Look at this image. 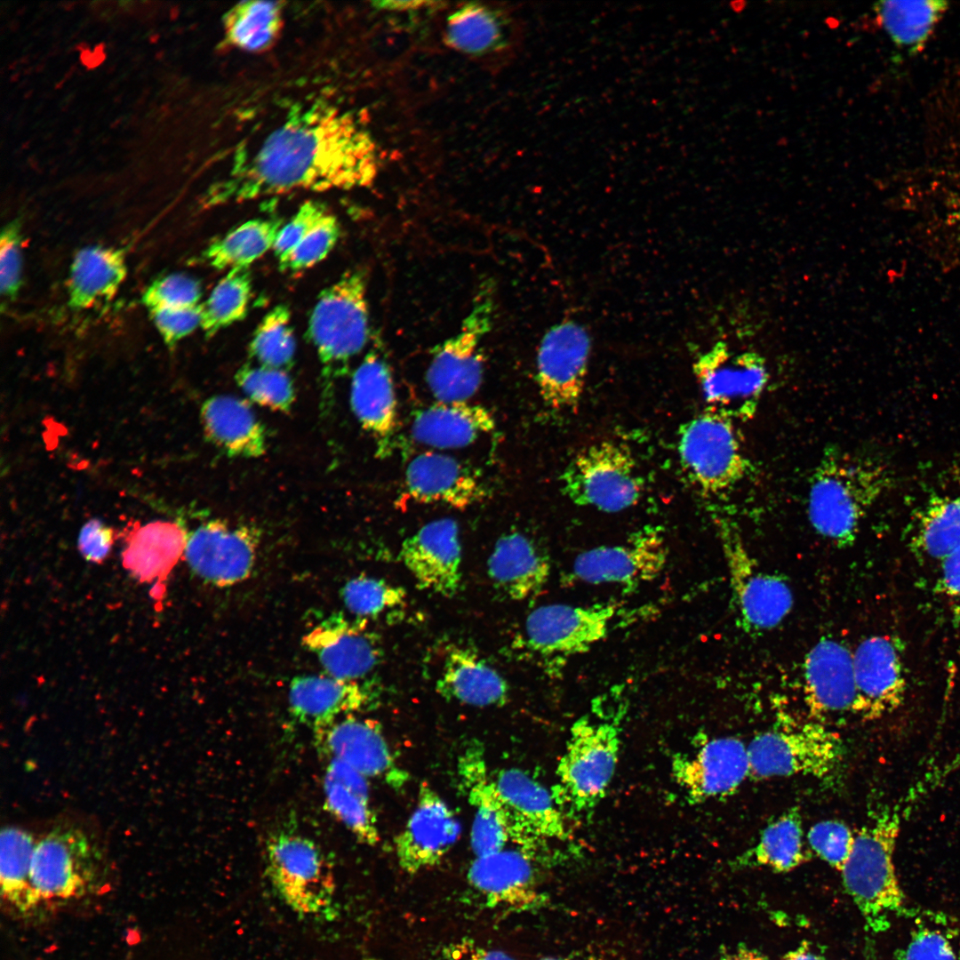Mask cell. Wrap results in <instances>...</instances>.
Wrapping results in <instances>:
<instances>
[{
	"label": "cell",
	"instance_id": "1",
	"mask_svg": "<svg viewBox=\"0 0 960 960\" xmlns=\"http://www.w3.org/2000/svg\"><path fill=\"white\" fill-rule=\"evenodd\" d=\"M378 171L376 144L348 111L316 102L292 112L203 196L205 207L294 190L352 189Z\"/></svg>",
	"mask_w": 960,
	"mask_h": 960
},
{
	"label": "cell",
	"instance_id": "2",
	"mask_svg": "<svg viewBox=\"0 0 960 960\" xmlns=\"http://www.w3.org/2000/svg\"><path fill=\"white\" fill-rule=\"evenodd\" d=\"M922 780L892 806L878 811L855 835L850 858L840 871L846 892L859 908L868 932L879 933L892 917H912L900 886L893 854L903 819L930 788Z\"/></svg>",
	"mask_w": 960,
	"mask_h": 960
},
{
	"label": "cell",
	"instance_id": "3",
	"mask_svg": "<svg viewBox=\"0 0 960 960\" xmlns=\"http://www.w3.org/2000/svg\"><path fill=\"white\" fill-rule=\"evenodd\" d=\"M889 483L886 469L873 459L826 447L809 482L807 516L812 527L840 548L851 546L865 514Z\"/></svg>",
	"mask_w": 960,
	"mask_h": 960
},
{
	"label": "cell",
	"instance_id": "4",
	"mask_svg": "<svg viewBox=\"0 0 960 960\" xmlns=\"http://www.w3.org/2000/svg\"><path fill=\"white\" fill-rule=\"evenodd\" d=\"M366 277L362 268L343 273L320 292L308 319L307 335L321 365L323 412L332 404L335 382L369 340Z\"/></svg>",
	"mask_w": 960,
	"mask_h": 960
},
{
	"label": "cell",
	"instance_id": "5",
	"mask_svg": "<svg viewBox=\"0 0 960 960\" xmlns=\"http://www.w3.org/2000/svg\"><path fill=\"white\" fill-rule=\"evenodd\" d=\"M620 719L584 716L572 726L552 795L564 815L589 816L604 797L620 748Z\"/></svg>",
	"mask_w": 960,
	"mask_h": 960
},
{
	"label": "cell",
	"instance_id": "6",
	"mask_svg": "<svg viewBox=\"0 0 960 960\" xmlns=\"http://www.w3.org/2000/svg\"><path fill=\"white\" fill-rule=\"evenodd\" d=\"M496 310V283L483 279L459 331L434 349L426 380L439 402H466L479 389L484 376L482 343Z\"/></svg>",
	"mask_w": 960,
	"mask_h": 960
},
{
	"label": "cell",
	"instance_id": "7",
	"mask_svg": "<svg viewBox=\"0 0 960 960\" xmlns=\"http://www.w3.org/2000/svg\"><path fill=\"white\" fill-rule=\"evenodd\" d=\"M729 572L731 590L742 624L750 630L777 627L790 612L793 592L780 575L761 570L748 552L734 517L723 508L711 509Z\"/></svg>",
	"mask_w": 960,
	"mask_h": 960
},
{
	"label": "cell",
	"instance_id": "8",
	"mask_svg": "<svg viewBox=\"0 0 960 960\" xmlns=\"http://www.w3.org/2000/svg\"><path fill=\"white\" fill-rule=\"evenodd\" d=\"M748 754L754 779L802 775L832 781L839 775L845 749L838 733L807 723L758 733L748 744Z\"/></svg>",
	"mask_w": 960,
	"mask_h": 960
},
{
	"label": "cell",
	"instance_id": "9",
	"mask_svg": "<svg viewBox=\"0 0 960 960\" xmlns=\"http://www.w3.org/2000/svg\"><path fill=\"white\" fill-rule=\"evenodd\" d=\"M734 422L707 408L679 428L677 450L681 464L692 483L705 493L724 492L753 470Z\"/></svg>",
	"mask_w": 960,
	"mask_h": 960
},
{
	"label": "cell",
	"instance_id": "10",
	"mask_svg": "<svg viewBox=\"0 0 960 960\" xmlns=\"http://www.w3.org/2000/svg\"><path fill=\"white\" fill-rule=\"evenodd\" d=\"M102 860L97 843L81 828L58 825L37 839L30 866L36 908L84 894Z\"/></svg>",
	"mask_w": 960,
	"mask_h": 960
},
{
	"label": "cell",
	"instance_id": "11",
	"mask_svg": "<svg viewBox=\"0 0 960 960\" xmlns=\"http://www.w3.org/2000/svg\"><path fill=\"white\" fill-rule=\"evenodd\" d=\"M270 880L289 908L306 917L334 914V880L320 847L301 835L281 833L267 846Z\"/></svg>",
	"mask_w": 960,
	"mask_h": 960
},
{
	"label": "cell",
	"instance_id": "12",
	"mask_svg": "<svg viewBox=\"0 0 960 960\" xmlns=\"http://www.w3.org/2000/svg\"><path fill=\"white\" fill-rule=\"evenodd\" d=\"M561 478L564 494L574 504L610 513L636 505L644 491V480L630 451L610 441L580 451Z\"/></svg>",
	"mask_w": 960,
	"mask_h": 960
},
{
	"label": "cell",
	"instance_id": "13",
	"mask_svg": "<svg viewBox=\"0 0 960 960\" xmlns=\"http://www.w3.org/2000/svg\"><path fill=\"white\" fill-rule=\"evenodd\" d=\"M693 372L708 408L741 421L754 418L770 379L760 356L731 352L724 344L699 356Z\"/></svg>",
	"mask_w": 960,
	"mask_h": 960
},
{
	"label": "cell",
	"instance_id": "14",
	"mask_svg": "<svg viewBox=\"0 0 960 960\" xmlns=\"http://www.w3.org/2000/svg\"><path fill=\"white\" fill-rule=\"evenodd\" d=\"M496 788L509 820V838L536 860L548 852L551 841L570 839L566 816L547 790L524 771L503 769L495 777Z\"/></svg>",
	"mask_w": 960,
	"mask_h": 960
},
{
	"label": "cell",
	"instance_id": "15",
	"mask_svg": "<svg viewBox=\"0 0 960 960\" xmlns=\"http://www.w3.org/2000/svg\"><path fill=\"white\" fill-rule=\"evenodd\" d=\"M260 540L255 526L212 519L188 533L184 557L192 572L205 582L229 587L252 573Z\"/></svg>",
	"mask_w": 960,
	"mask_h": 960
},
{
	"label": "cell",
	"instance_id": "16",
	"mask_svg": "<svg viewBox=\"0 0 960 960\" xmlns=\"http://www.w3.org/2000/svg\"><path fill=\"white\" fill-rule=\"evenodd\" d=\"M591 340L572 319L553 325L537 354L536 380L544 403L555 410L575 409L585 386Z\"/></svg>",
	"mask_w": 960,
	"mask_h": 960
},
{
	"label": "cell",
	"instance_id": "17",
	"mask_svg": "<svg viewBox=\"0 0 960 960\" xmlns=\"http://www.w3.org/2000/svg\"><path fill=\"white\" fill-rule=\"evenodd\" d=\"M671 773L691 803L732 795L749 777L748 745L735 737L714 738L689 754H676Z\"/></svg>",
	"mask_w": 960,
	"mask_h": 960
},
{
	"label": "cell",
	"instance_id": "18",
	"mask_svg": "<svg viewBox=\"0 0 960 960\" xmlns=\"http://www.w3.org/2000/svg\"><path fill=\"white\" fill-rule=\"evenodd\" d=\"M615 612L613 605L540 606L525 620V645L547 656L583 653L606 636Z\"/></svg>",
	"mask_w": 960,
	"mask_h": 960
},
{
	"label": "cell",
	"instance_id": "19",
	"mask_svg": "<svg viewBox=\"0 0 960 960\" xmlns=\"http://www.w3.org/2000/svg\"><path fill=\"white\" fill-rule=\"evenodd\" d=\"M367 625L366 620L334 613L306 634L302 643L316 656L325 674L357 681L378 666L383 652L379 636Z\"/></svg>",
	"mask_w": 960,
	"mask_h": 960
},
{
	"label": "cell",
	"instance_id": "20",
	"mask_svg": "<svg viewBox=\"0 0 960 960\" xmlns=\"http://www.w3.org/2000/svg\"><path fill=\"white\" fill-rule=\"evenodd\" d=\"M315 732L320 754L343 761L364 777L378 778L395 789L404 786L408 773L394 759L380 724L352 715Z\"/></svg>",
	"mask_w": 960,
	"mask_h": 960
},
{
	"label": "cell",
	"instance_id": "21",
	"mask_svg": "<svg viewBox=\"0 0 960 960\" xmlns=\"http://www.w3.org/2000/svg\"><path fill=\"white\" fill-rule=\"evenodd\" d=\"M855 700L852 710L874 720L898 709L907 689L900 652L888 636L862 640L852 653Z\"/></svg>",
	"mask_w": 960,
	"mask_h": 960
},
{
	"label": "cell",
	"instance_id": "22",
	"mask_svg": "<svg viewBox=\"0 0 960 960\" xmlns=\"http://www.w3.org/2000/svg\"><path fill=\"white\" fill-rule=\"evenodd\" d=\"M666 562V547L656 527L645 526L632 534L626 544L602 546L580 553L572 572L578 580L591 583L636 586L652 580Z\"/></svg>",
	"mask_w": 960,
	"mask_h": 960
},
{
	"label": "cell",
	"instance_id": "23",
	"mask_svg": "<svg viewBox=\"0 0 960 960\" xmlns=\"http://www.w3.org/2000/svg\"><path fill=\"white\" fill-rule=\"evenodd\" d=\"M460 834V825L452 810L428 782H421L415 809L395 838L399 866L409 874L436 866Z\"/></svg>",
	"mask_w": 960,
	"mask_h": 960
},
{
	"label": "cell",
	"instance_id": "24",
	"mask_svg": "<svg viewBox=\"0 0 960 960\" xmlns=\"http://www.w3.org/2000/svg\"><path fill=\"white\" fill-rule=\"evenodd\" d=\"M400 559L420 589L453 596L461 580L459 527L452 518L431 521L403 542Z\"/></svg>",
	"mask_w": 960,
	"mask_h": 960
},
{
	"label": "cell",
	"instance_id": "25",
	"mask_svg": "<svg viewBox=\"0 0 960 960\" xmlns=\"http://www.w3.org/2000/svg\"><path fill=\"white\" fill-rule=\"evenodd\" d=\"M533 860L520 849L476 857L468 871V882L489 908L533 910L548 901L537 889Z\"/></svg>",
	"mask_w": 960,
	"mask_h": 960
},
{
	"label": "cell",
	"instance_id": "26",
	"mask_svg": "<svg viewBox=\"0 0 960 960\" xmlns=\"http://www.w3.org/2000/svg\"><path fill=\"white\" fill-rule=\"evenodd\" d=\"M349 399L357 421L375 442L377 455L390 454L397 427L396 399L390 368L377 350L369 351L354 371Z\"/></svg>",
	"mask_w": 960,
	"mask_h": 960
},
{
	"label": "cell",
	"instance_id": "27",
	"mask_svg": "<svg viewBox=\"0 0 960 960\" xmlns=\"http://www.w3.org/2000/svg\"><path fill=\"white\" fill-rule=\"evenodd\" d=\"M405 494L418 503H436L464 509L486 495L475 471L449 455L425 452L405 471Z\"/></svg>",
	"mask_w": 960,
	"mask_h": 960
},
{
	"label": "cell",
	"instance_id": "28",
	"mask_svg": "<svg viewBox=\"0 0 960 960\" xmlns=\"http://www.w3.org/2000/svg\"><path fill=\"white\" fill-rule=\"evenodd\" d=\"M803 684L813 714L852 711L856 695L852 653L836 639H820L804 658Z\"/></svg>",
	"mask_w": 960,
	"mask_h": 960
},
{
	"label": "cell",
	"instance_id": "29",
	"mask_svg": "<svg viewBox=\"0 0 960 960\" xmlns=\"http://www.w3.org/2000/svg\"><path fill=\"white\" fill-rule=\"evenodd\" d=\"M460 773L469 804L475 808L470 844L476 857L504 849L509 838L505 804L488 772L482 751L468 748L460 761Z\"/></svg>",
	"mask_w": 960,
	"mask_h": 960
},
{
	"label": "cell",
	"instance_id": "30",
	"mask_svg": "<svg viewBox=\"0 0 960 960\" xmlns=\"http://www.w3.org/2000/svg\"><path fill=\"white\" fill-rule=\"evenodd\" d=\"M357 681H347L325 675H302L292 679L288 692L290 711L300 723L323 729L340 716L362 709L369 702V692Z\"/></svg>",
	"mask_w": 960,
	"mask_h": 960
},
{
	"label": "cell",
	"instance_id": "31",
	"mask_svg": "<svg viewBox=\"0 0 960 960\" xmlns=\"http://www.w3.org/2000/svg\"><path fill=\"white\" fill-rule=\"evenodd\" d=\"M200 419L206 440L232 458H258L267 451V433L251 404L230 395L204 402Z\"/></svg>",
	"mask_w": 960,
	"mask_h": 960
},
{
	"label": "cell",
	"instance_id": "32",
	"mask_svg": "<svg viewBox=\"0 0 960 960\" xmlns=\"http://www.w3.org/2000/svg\"><path fill=\"white\" fill-rule=\"evenodd\" d=\"M492 585L506 597L522 601L537 596L548 581L550 564L534 541L519 532L502 535L487 561Z\"/></svg>",
	"mask_w": 960,
	"mask_h": 960
},
{
	"label": "cell",
	"instance_id": "33",
	"mask_svg": "<svg viewBox=\"0 0 960 960\" xmlns=\"http://www.w3.org/2000/svg\"><path fill=\"white\" fill-rule=\"evenodd\" d=\"M436 690L447 700L475 707H501L509 696L503 676L476 652L460 646L448 649Z\"/></svg>",
	"mask_w": 960,
	"mask_h": 960
},
{
	"label": "cell",
	"instance_id": "34",
	"mask_svg": "<svg viewBox=\"0 0 960 960\" xmlns=\"http://www.w3.org/2000/svg\"><path fill=\"white\" fill-rule=\"evenodd\" d=\"M188 532L180 522L153 521L134 526L122 552V564L137 580L164 581L184 556Z\"/></svg>",
	"mask_w": 960,
	"mask_h": 960
},
{
	"label": "cell",
	"instance_id": "35",
	"mask_svg": "<svg viewBox=\"0 0 960 960\" xmlns=\"http://www.w3.org/2000/svg\"><path fill=\"white\" fill-rule=\"evenodd\" d=\"M495 428L492 413L466 402H439L420 410L412 423L419 443L437 448H459L474 443Z\"/></svg>",
	"mask_w": 960,
	"mask_h": 960
},
{
	"label": "cell",
	"instance_id": "36",
	"mask_svg": "<svg viewBox=\"0 0 960 960\" xmlns=\"http://www.w3.org/2000/svg\"><path fill=\"white\" fill-rule=\"evenodd\" d=\"M126 274L122 250L101 245L79 250L72 260L68 280L69 307L82 310L110 300Z\"/></svg>",
	"mask_w": 960,
	"mask_h": 960
},
{
	"label": "cell",
	"instance_id": "37",
	"mask_svg": "<svg viewBox=\"0 0 960 960\" xmlns=\"http://www.w3.org/2000/svg\"><path fill=\"white\" fill-rule=\"evenodd\" d=\"M921 560L942 562L960 548V496L932 495L916 513L908 537Z\"/></svg>",
	"mask_w": 960,
	"mask_h": 960
},
{
	"label": "cell",
	"instance_id": "38",
	"mask_svg": "<svg viewBox=\"0 0 960 960\" xmlns=\"http://www.w3.org/2000/svg\"><path fill=\"white\" fill-rule=\"evenodd\" d=\"M802 819L796 809L789 810L770 822L756 844L735 860L737 867H765L775 872H788L807 859Z\"/></svg>",
	"mask_w": 960,
	"mask_h": 960
},
{
	"label": "cell",
	"instance_id": "39",
	"mask_svg": "<svg viewBox=\"0 0 960 960\" xmlns=\"http://www.w3.org/2000/svg\"><path fill=\"white\" fill-rule=\"evenodd\" d=\"M284 4L270 1H243L224 14L222 27L228 44L249 52L271 48L284 26Z\"/></svg>",
	"mask_w": 960,
	"mask_h": 960
},
{
	"label": "cell",
	"instance_id": "40",
	"mask_svg": "<svg viewBox=\"0 0 960 960\" xmlns=\"http://www.w3.org/2000/svg\"><path fill=\"white\" fill-rule=\"evenodd\" d=\"M36 836L19 827H5L0 836L1 894L9 907L20 913L35 910L30 886V866Z\"/></svg>",
	"mask_w": 960,
	"mask_h": 960
},
{
	"label": "cell",
	"instance_id": "41",
	"mask_svg": "<svg viewBox=\"0 0 960 960\" xmlns=\"http://www.w3.org/2000/svg\"><path fill=\"white\" fill-rule=\"evenodd\" d=\"M282 228L279 219H254L237 226L212 242L203 253L204 261L215 269L249 268L269 249H273Z\"/></svg>",
	"mask_w": 960,
	"mask_h": 960
},
{
	"label": "cell",
	"instance_id": "42",
	"mask_svg": "<svg viewBox=\"0 0 960 960\" xmlns=\"http://www.w3.org/2000/svg\"><path fill=\"white\" fill-rule=\"evenodd\" d=\"M947 3L883 1L875 6L877 19L896 45L909 52L922 48L944 13Z\"/></svg>",
	"mask_w": 960,
	"mask_h": 960
},
{
	"label": "cell",
	"instance_id": "43",
	"mask_svg": "<svg viewBox=\"0 0 960 960\" xmlns=\"http://www.w3.org/2000/svg\"><path fill=\"white\" fill-rule=\"evenodd\" d=\"M896 960H960V923L941 911H916Z\"/></svg>",
	"mask_w": 960,
	"mask_h": 960
},
{
	"label": "cell",
	"instance_id": "44",
	"mask_svg": "<svg viewBox=\"0 0 960 960\" xmlns=\"http://www.w3.org/2000/svg\"><path fill=\"white\" fill-rule=\"evenodd\" d=\"M445 37L446 43L457 51L485 54L504 46L503 20L490 7L468 4L448 18Z\"/></svg>",
	"mask_w": 960,
	"mask_h": 960
},
{
	"label": "cell",
	"instance_id": "45",
	"mask_svg": "<svg viewBox=\"0 0 960 960\" xmlns=\"http://www.w3.org/2000/svg\"><path fill=\"white\" fill-rule=\"evenodd\" d=\"M251 294L249 268L230 269L202 304L200 327L205 337L212 338L222 329L243 320L247 314Z\"/></svg>",
	"mask_w": 960,
	"mask_h": 960
},
{
	"label": "cell",
	"instance_id": "46",
	"mask_svg": "<svg viewBox=\"0 0 960 960\" xmlns=\"http://www.w3.org/2000/svg\"><path fill=\"white\" fill-rule=\"evenodd\" d=\"M249 356L258 365L288 372L294 364L296 341L291 325V311L277 305L258 325L249 344Z\"/></svg>",
	"mask_w": 960,
	"mask_h": 960
},
{
	"label": "cell",
	"instance_id": "47",
	"mask_svg": "<svg viewBox=\"0 0 960 960\" xmlns=\"http://www.w3.org/2000/svg\"><path fill=\"white\" fill-rule=\"evenodd\" d=\"M341 599L350 613L359 619H376L387 612L397 613L405 605V590L375 577L360 575L341 588Z\"/></svg>",
	"mask_w": 960,
	"mask_h": 960
},
{
	"label": "cell",
	"instance_id": "48",
	"mask_svg": "<svg viewBox=\"0 0 960 960\" xmlns=\"http://www.w3.org/2000/svg\"><path fill=\"white\" fill-rule=\"evenodd\" d=\"M324 792L328 811L339 819L362 843L375 845L380 841L376 819L369 797L324 775Z\"/></svg>",
	"mask_w": 960,
	"mask_h": 960
},
{
	"label": "cell",
	"instance_id": "49",
	"mask_svg": "<svg viewBox=\"0 0 960 960\" xmlns=\"http://www.w3.org/2000/svg\"><path fill=\"white\" fill-rule=\"evenodd\" d=\"M235 380L252 402L281 412H289L294 404L295 388L288 372L279 369L242 365Z\"/></svg>",
	"mask_w": 960,
	"mask_h": 960
},
{
	"label": "cell",
	"instance_id": "50",
	"mask_svg": "<svg viewBox=\"0 0 960 960\" xmlns=\"http://www.w3.org/2000/svg\"><path fill=\"white\" fill-rule=\"evenodd\" d=\"M855 835L845 823L837 820H826L809 828L806 840L812 851L820 860L841 871L852 854Z\"/></svg>",
	"mask_w": 960,
	"mask_h": 960
},
{
	"label": "cell",
	"instance_id": "51",
	"mask_svg": "<svg viewBox=\"0 0 960 960\" xmlns=\"http://www.w3.org/2000/svg\"><path fill=\"white\" fill-rule=\"evenodd\" d=\"M340 234L337 218L328 213L284 260L278 262L279 268L282 271L298 272L313 267L330 253Z\"/></svg>",
	"mask_w": 960,
	"mask_h": 960
},
{
	"label": "cell",
	"instance_id": "52",
	"mask_svg": "<svg viewBox=\"0 0 960 960\" xmlns=\"http://www.w3.org/2000/svg\"><path fill=\"white\" fill-rule=\"evenodd\" d=\"M202 296L199 282L184 274H171L155 280L141 300L150 311L195 307Z\"/></svg>",
	"mask_w": 960,
	"mask_h": 960
},
{
	"label": "cell",
	"instance_id": "53",
	"mask_svg": "<svg viewBox=\"0 0 960 960\" xmlns=\"http://www.w3.org/2000/svg\"><path fill=\"white\" fill-rule=\"evenodd\" d=\"M326 206L318 201L304 202L278 232L273 251L278 262L284 260L299 243L328 214Z\"/></svg>",
	"mask_w": 960,
	"mask_h": 960
},
{
	"label": "cell",
	"instance_id": "54",
	"mask_svg": "<svg viewBox=\"0 0 960 960\" xmlns=\"http://www.w3.org/2000/svg\"><path fill=\"white\" fill-rule=\"evenodd\" d=\"M21 236L18 221L3 228L0 239V286L2 296L12 300L21 284Z\"/></svg>",
	"mask_w": 960,
	"mask_h": 960
},
{
	"label": "cell",
	"instance_id": "55",
	"mask_svg": "<svg viewBox=\"0 0 960 960\" xmlns=\"http://www.w3.org/2000/svg\"><path fill=\"white\" fill-rule=\"evenodd\" d=\"M149 313L164 343L172 348L200 327L202 304L189 308H160Z\"/></svg>",
	"mask_w": 960,
	"mask_h": 960
},
{
	"label": "cell",
	"instance_id": "56",
	"mask_svg": "<svg viewBox=\"0 0 960 960\" xmlns=\"http://www.w3.org/2000/svg\"><path fill=\"white\" fill-rule=\"evenodd\" d=\"M114 541L113 528L99 519H92L80 530L78 549L86 561L100 564L110 553Z\"/></svg>",
	"mask_w": 960,
	"mask_h": 960
},
{
	"label": "cell",
	"instance_id": "57",
	"mask_svg": "<svg viewBox=\"0 0 960 960\" xmlns=\"http://www.w3.org/2000/svg\"><path fill=\"white\" fill-rule=\"evenodd\" d=\"M940 564L937 589L960 612V548Z\"/></svg>",
	"mask_w": 960,
	"mask_h": 960
},
{
	"label": "cell",
	"instance_id": "58",
	"mask_svg": "<svg viewBox=\"0 0 960 960\" xmlns=\"http://www.w3.org/2000/svg\"><path fill=\"white\" fill-rule=\"evenodd\" d=\"M445 955L447 960H516L503 951L484 948L469 940L449 946Z\"/></svg>",
	"mask_w": 960,
	"mask_h": 960
},
{
	"label": "cell",
	"instance_id": "59",
	"mask_svg": "<svg viewBox=\"0 0 960 960\" xmlns=\"http://www.w3.org/2000/svg\"><path fill=\"white\" fill-rule=\"evenodd\" d=\"M435 2L428 1H382L376 2V7L388 11H408L434 5Z\"/></svg>",
	"mask_w": 960,
	"mask_h": 960
},
{
	"label": "cell",
	"instance_id": "60",
	"mask_svg": "<svg viewBox=\"0 0 960 960\" xmlns=\"http://www.w3.org/2000/svg\"><path fill=\"white\" fill-rule=\"evenodd\" d=\"M780 960H825V958L818 954L809 943L804 941L796 948L785 954Z\"/></svg>",
	"mask_w": 960,
	"mask_h": 960
},
{
	"label": "cell",
	"instance_id": "61",
	"mask_svg": "<svg viewBox=\"0 0 960 960\" xmlns=\"http://www.w3.org/2000/svg\"><path fill=\"white\" fill-rule=\"evenodd\" d=\"M719 960H769L768 957L760 951L749 948L745 946H740L732 952H728L723 955Z\"/></svg>",
	"mask_w": 960,
	"mask_h": 960
},
{
	"label": "cell",
	"instance_id": "62",
	"mask_svg": "<svg viewBox=\"0 0 960 960\" xmlns=\"http://www.w3.org/2000/svg\"><path fill=\"white\" fill-rule=\"evenodd\" d=\"M540 960H583V959H575V958L559 957V956H547V957L541 958Z\"/></svg>",
	"mask_w": 960,
	"mask_h": 960
}]
</instances>
